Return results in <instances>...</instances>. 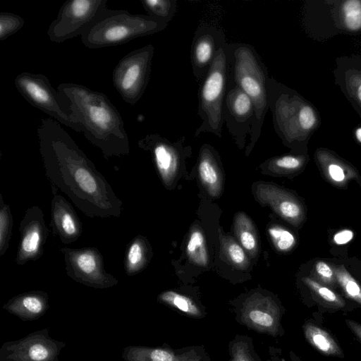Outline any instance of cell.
Segmentation results:
<instances>
[{
    "instance_id": "d590c367",
    "label": "cell",
    "mask_w": 361,
    "mask_h": 361,
    "mask_svg": "<svg viewBox=\"0 0 361 361\" xmlns=\"http://www.w3.org/2000/svg\"><path fill=\"white\" fill-rule=\"evenodd\" d=\"M225 252L229 259L238 267L246 266L247 259L246 255L242 248L236 242L228 240L225 243Z\"/></svg>"
},
{
    "instance_id": "9a60e30c",
    "label": "cell",
    "mask_w": 361,
    "mask_h": 361,
    "mask_svg": "<svg viewBox=\"0 0 361 361\" xmlns=\"http://www.w3.org/2000/svg\"><path fill=\"white\" fill-rule=\"evenodd\" d=\"M226 43L224 31L215 26H200L194 33L190 47L193 75L200 82L207 73L219 49Z\"/></svg>"
},
{
    "instance_id": "4316f807",
    "label": "cell",
    "mask_w": 361,
    "mask_h": 361,
    "mask_svg": "<svg viewBox=\"0 0 361 361\" xmlns=\"http://www.w3.org/2000/svg\"><path fill=\"white\" fill-rule=\"evenodd\" d=\"M13 218L10 206L0 194V257L6 252L12 235Z\"/></svg>"
},
{
    "instance_id": "f35d334b",
    "label": "cell",
    "mask_w": 361,
    "mask_h": 361,
    "mask_svg": "<svg viewBox=\"0 0 361 361\" xmlns=\"http://www.w3.org/2000/svg\"><path fill=\"white\" fill-rule=\"evenodd\" d=\"M29 354L32 360L42 361L48 356V351L43 345L37 344L31 347Z\"/></svg>"
},
{
    "instance_id": "f1b7e54d",
    "label": "cell",
    "mask_w": 361,
    "mask_h": 361,
    "mask_svg": "<svg viewBox=\"0 0 361 361\" xmlns=\"http://www.w3.org/2000/svg\"><path fill=\"white\" fill-rule=\"evenodd\" d=\"M236 231L243 247L249 252H255L257 240L252 222L244 214H240L236 218Z\"/></svg>"
},
{
    "instance_id": "8992f818",
    "label": "cell",
    "mask_w": 361,
    "mask_h": 361,
    "mask_svg": "<svg viewBox=\"0 0 361 361\" xmlns=\"http://www.w3.org/2000/svg\"><path fill=\"white\" fill-rule=\"evenodd\" d=\"M228 73V43L217 52L207 73L200 82L197 114L201 119L194 136L212 133L221 137L224 124L222 118L223 104Z\"/></svg>"
},
{
    "instance_id": "484cf974",
    "label": "cell",
    "mask_w": 361,
    "mask_h": 361,
    "mask_svg": "<svg viewBox=\"0 0 361 361\" xmlns=\"http://www.w3.org/2000/svg\"><path fill=\"white\" fill-rule=\"evenodd\" d=\"M187 255L191 262L204 267L208 262V256L203 233L198 229L193 230L186 246Z\"/></svg>"
},
{
    "instance_id": "3957f363",
    "label": "cell",
    "mask_w": 361,
    "mask_h": 361,
    "mask_svg": "<svg viewBox=\"0 0 361 361\" xmlns=\"http://www.w3.org/2000/svg\"><path fill=\"white\" fill-rule=\"evenodd\" d=\"M228 79L245 92L254 106V119L247 147L250 150L261 135L269 110L268 69L254 47L249 44L228 43Z\"/></svg>"
},
{
    "instance_id": "8fae6325",
    "label": "cell",
    "mask_w": 361,
    "mask_h": 361,
    "mask_svg": "<svg viewBox=\"0 0 361 361\" xmlns=\"http://www.w3.org/2000/svg\"><path fill=\"white\" fill-rule=\"evenodd\" d=\"M222 118L235 143L242 148L251 133L254 106L251 99L238 86L227 80Z\"/></svg>"
},
{
    "instance_id": "d6a6232c",
    "label": "cell",
    "mask_w": 361,
    "mask_h": 361,
    "mask_svg": "<svg viewBox=\"0 0 361 361\" xmlns=\"http://www.w3.org/2000/svg\"><path fill=\"white\" fill-rule=\"evenodd\" d=\"M268 231L274 246L278 250L287 252L295 246V238L288 230L281 226H273L269 228Z\"/></svg>"
},
{
    "instance_id": "52a82bcc",
    "label": "cell",
    "mask_w": 361,
    "mask_h": 361,
    "mask_svg": "<svg viewBox=\"0 0 361 361\" xmlns=\"http://www.w3.org/2000/svg\"><path fill=\"white\" fill-rule=\"evenodd\" d=\"M14 85L18 92L32 106L59 123L82 133L80 122L64 106L61 95L53 87L46 75L22 72L15 78Z\"/></svg>"
},
{
    "instance_id": "cb8c5ba5",
    "label": "cell",
    "mask_w": 361,
    "mask_h": 361,
    "mask_svg": "<svg viewBox=\"0 0 361 361\" xmlns=\"http://www.w3.org/2000/svg\"><path fill=\"white\" fill-rule=\"evenodd\" d=\"M337 285L345 296L361 307V286L342 265L334 268Z\"/></svg>"
},
{
    "instance_id": "e575fe53",
    "label": "cell",
    "mask_w": 361,
    "mask_h": 361,
    "mask_svg": "<svg viewBox=\"0 0 361 361\" xmlns=\"http://www.w3.org/2000/svg\"><path fill=\"white\" fill-rule=\"evenodd\" d=\"M345 84L349 94L361 107V71H348L345 75Z\"/></svg>"
},
{
    "instance_id": "f546056e",
    "label": "cell",
    "mask_w": 361,
    "mask_h": 361,
    "mask_svg": "<svg viewBox=\"0 0 361 361\" xmlns=\"http://www.w3.org/2000/svg\"><path fill=\"white\" fill-rule=\"evenodd\" d=\"M341 16L345 28L350 31L361 29V1L349 0L343 2Z\"/></svg>"
},
{
    "instance_id": "44dd1931",
    "label": "cell",
    "mask_w": 361,
    "mask_h": 361,
    "mask_svg": "<svg viewBox=\"0 0 361 361\" xmlns=\"http://www.w3.org/2000/svg\"><path fill=\"white\" fill-rule=\"evenodd\" d=\"M198 171L209 192L218 193L220 183L217 161L213 148L208 145H204L200 152Z\"/></svg>"
},
{
    "instance_id": "603a6c76",
    "label": "cell",
    "mask_w": 361,
    "mask_h": 361,
    "mask_svg": "<svg viewBox=\"0 0 361 361\" xmlns=\"http://www.w3.org/2000/svg\"><path fill=\"white\" fill-rule=\"evenodd\" d=\"M159 298L161 302L182 312L187 316L200 318L204 314L193 300L179 293L167 290L161 293Z\"/></svg>"
},
{
    "instance_id": "2e32d148",
    "label": "cell",
    "mask_w": 361,
    "mask_h": 361,
    "mask_svg": "<svg viewBox=\"0 0 361 361\" xmlns=\"http://www.w3.org/2000/svg\"><path fill=\"white\" fill-rule=\"evenodd\" d=\"M52 233L65 245L76 241L82 233V222L71 203L62 195L54 194L51 201Z\"/></svg>"
},
{
    "instance_id": "60d3db41",
    "label": "cell",
    "mask_w": 361,
    "mask_h": 361,
    "mask_svg": "<svg viewBox=\"0 0 361 361\" xmlns=\"http://www.w3.org/2000/svg\"><path fill=\"white\" fill-rule=\"evenodd\" d=\"M355 137L357 140L361 142V128H359L355 131Z\"/></svg>"
},
{
    "instance_id": "30bf717a",
    "label": "cell",
    "mask_w": 361,
    "mask_h": 361,
    "mask_svg": "<svg viewBox=\"0 0 361 361\" xmlns=\"http://www.w3.org/2000/svg\"><path fill=\"white\" fill-rule=\"evenodd\" d=\"M67 275L75 281L95 288H108L118 280L104 268L102 255L95 247L61 248Z\"/></svg>"
},
{
    "instance_id": "277c9868",
    "label": "cell",
    "mask_w": 361,
    "mask_h": 361,
    "mask_svg": "<svg viewBox=\"0 0 361 361\" xmlns=\"http://www.w3.org/2000/svg\"><path fill=\"white\" fill-rule=\"evenodd\" d=\"M168 24L147 14H133L107 7L80 36L81 42L93 49L121 45L162 31Z\"/></svg>"
},
{
    "instance_id": "836d02e7",
    "label": "cell",
    "mask_w": 361,
    "mask_h": 361,
    "mask_svg": "<svg viewBox=\"0 0 361 361\" xmlns=\"http://www.w3.org/2000/svg\"><path fill=\"white\" fill-rule=\"evenodd\" d=\"M313 270V279L333 289L336 287L334 269L328 263L322 260L317 261L314 265Z\"/></svg>"
},
{
    "instance_id": "7402d4cb",
    "label": "cell",
    "mask_w": 361,
    "mask_h": 361,
    "mask_svg": "<svg viewBox=\"0 0 361 361\" xmlns=\"http://www.w3.org/2000/svg\"><path fill=\"white\" fill-rule=\"evenodd\" d=\"M302 281L310 290L316 302L327 310H345V300L333 288L326 286L312 276H305Z\"/></svg>"
},
{
    "instance_id": "ba28073f",
    "label": "cell",
    "mask_w": 361,
    "mask_h": 361,
    "mask_svg": "<svg viewBox=\"0 0 361 361\" xmlns=\"http://www.w3.org/2000/svg\"><path fill=\"white\" fill-rule=\"evenodd\" d=\"M154 53L152 44L145 45L125 55L115 66L113 85L127 104H136L145 92L150 78Z\"/></svg>"
},
{
    "instance_id": "74e56055",
    "label": "cell",
    "mask_w": 361,
    "mask_h": 361,
    "mask_svg": "<svg viewBox=\"0 0 361 361\" xmlns=\"http://www.w3.org/2000/svg\"><path fill=\"white\" fill-rule=\"evenodd\" d=\"M353 237L354 233L351 230L343 229L334 235L333 240L336 245H345L351 241Z\"/></svg>"
},
{
    "instance_id": "4fadbf2b",
    "label": "cell",
    "mask_w": 361,
    "mask_h": 361,
    "mask_svg": "<svg viewBox=\"0 0 361 361\" xmlns=\"http://www.w3.org/2000/svg\"><path fill=\"white\" fill-rule=\"evenodd\" d=\"M19 231L20 240L16 263L23 265L41 258L49 236V228L44 213L39 206L33 205L26 209L20 223Z\"/></svg>"
},
{
    "instance_id": "d4e9b609",
    "label": "cell",
    "mask_w": 361,
    "mask_h": 361,
    "mask_svg": "<svg viewBox=\"0 0 361 361\" xmlns=\"http://www.w3.org/2000/svg\"><path fill=\"white\" fill-rule=\"evenodd\" d=\"M140 2L147 15L168 23L176 12V0H142Z\"/></svg>"
},
{
    "instance_id": "5bb4252c",
    "label": "cell",
    "mask_w": 361,
    "mask_h": 361,
    "mask_svg": "<svg viewBox=\"0 0 361 361\" xmlns=\"http://www.w3.org/2000/svg\"><path fill=\"white\" fill-rule=\"evenodd\" d=\"M185 137L171 142L158 133L147 134L137 142L140 148L150 152L155 166L165 184H169L178 169Z\"/></svg>"
},
{
    "instance_id": "ab89813d",
    "label": "cell",
    "mask_w": 361,
    "mask_h": 361,
    "mask_svg": "<svg viewBox=\"0 0 361 361\" xmlns=\"http://www.w3.org/2000/svg\"><path fill=\"white\" fill-rule=\"evenodd\" d=\"M345 322L357 340L361 343V323L350 319H345Z\"/></svg>"
},
{
    "instance_id": "5b68a950",
    "label": "cell",
    "mask_w": 361,
    "mask_h": 361,
    "mask_svg": "<svg viewBox=\"0 0 361 361\" xmlns=\"http://www.w3.org/2000/svg\"><path fill=\"white\" fill-rule=\"evenodd\" d=\"M268 107L275 132L287 144L304 140L317 126L313 108L276 79L267 83Z\"/></svg>"
},
{
    "instance_id": "1f68e13d",
    "label": "cell",
    "mask_w": 361,
    "mask_h": 361,
    "mask_svg": "<svg viewBox=\"0 0 361 361\" xmlns=\"http://www.w3.org/2000/svg\"><path fill=\"white\" fill-rule=\"evenodd\" d=\"M25 25L23 17L10 12L0 13V40H6Z\"/></svg>"
},
{
    "instance_id": "83f0119b",
    "label": "cell",
    "mask_w": 361,
    "mask_h": 361,
    "mask_svg": "<svg viewBox=\"0 0 361 361\" xmlns=\"http://www.w3.org/2000/svg\"><path fill=\"white\" fill-rule=\"evenodd\" d=\"M248 338L238 336L230 343V361H260Z\"/></svg>"
},
{
    "instance_id": "6da1fadb",
    "label": "cell",
    "mask_w": 361,
    "mask_h": 361,
    "mask_svg": "<svg viewBox=\"0 0 361 361\" xmlns=\"http://www.w3.org/2000/svg\"><path fill=\"white\" fill-rule=\"evenodd\" d=\"M45 175L89 218H118L123 202L105 177L58 121L42 118L37 128Z\"/></svg>"
},
{
    "instance_id": "9c48e42d",
    "label": "cell",
    "mask_w": 361,
    "mask_h": 361,
    "mask_svg": "<svg viewBox=\"0 0 361 361\" xmlns=\"http://www.w3.org/2000/svg\"><path fill=\"white\" fill-rule=\"evenodd\" d=\"M107 0H69L59 8L49 25L47 35L51 42L61 43L82 35L97 16L107 8Z\"/></svg>"
},
{
    "instance_id": "8d00e7d4",
    "label": "cell",
    "mask_w": 361,
    "mask_h": 361,
    "mask_svg": "<svg viewBox=\"0 0 361 361\" xmlns=\"http://www.w3.org/2000/svg\"><path fill=\"white\" fill-rule=\"evenodd\" d=\"M20 299L22 306L32 313H39L43 308V302L40 295L28 294Z\"/></svg>"
},
{
    "instance_id": "ffe728a7",
    "label": "cell",
    "mask_w": 361,
    "mask_h": 361,
    "mask_svg": "<svg viewBox=\"0 0 361 361\" xmlns=\"http://www.w3.org/2000/svg\"><path fill=\"white\" fill-rule=\"evenodd\" d=\"M151 257V249L147 239L137 235L132 239L126 247L123 261L127 275L133 276L142 271Z\"/></svg>"
},
{
    "instance_id": "4dcf8cb0",
    "label": "cell",
    "mask_w": 361,
    "mask_h": 361,
    "mask_svg": "<svg viewBox=\"0 0 361 361\" xmlns=\"http://www.w3.org/2000/svg\"><path fill=\"white\" fill-rule=\"evenodd\" d=\"M305 162L303 156L286 154L269 161V167L278 172L290 173L300 169Z\"/></svg>"
},
{
    "instance_id": "7c38bea8",
    "label": "cell",
    "mask_w": 361,
    "mask_h": 361,
    "mask_svg": "<svg viewBox=\"0 0 361 361\" xmlns=\"http://www.w3.org/2000/svg\"><path fill=\"white\" fill-rule=\"evenodd\" d=\"M239 322L260 334L277 336L283 333V310L271 297L255 293L242 304Z\"/></svg>"
},
{
    "instance_id": "b9f144b4",
    "label": "cell",
    "mask_w": 361,
    "mask_h": 361,
    "mask_svg": "<svg viewBox=\"0 0 361 361\" xmlns=\"http://www.w3.org/2000/svg\"><path fill=\"white\" fill-rule=\"evenodd\" d=\"M290 357H291L292 361H302V360H300L298 357H297L295 355L293 354V353H291Z\"/></svg>"
},
{
    "instance_id": "d6986e66",
    "label": "cell",
    "mask_w": 361,
    "mask_h": 361,
    "mask_svg": "<svg viewBox=\"0 0 361 361\" xmlns=\"http://www.w3.org/2000/svg\"><path fill=\"white\" fill-rule=\"evenodd\" d=\"M302 331L307 343L320 354L327 357H344V353L336 338L315 321H305Z\"/></svg>"
},
{
    "instance_id": "ac0fdd59",
    "label": "cell",
    "mask_w": 361,
    "mask_h": 361,
    "mask_svg": "<svg viewBox=\"0 0 361 361\" xmlns=\"http://www.w3.org/2000/svg\"><path fill=\"white\" fill-rule=\"evenodd\" d=\"M316 157L324 175L334 185L344 187L351 180L361 183L356 169L330 152L319 149L317 152Z\"/></svg>"
},
{
    "instance_id": "e0dca14e",
    "label": "cell",
    "mask_w": 361,
    "mask_h": 361,
    "mask_svg": "<svg viewBox=\"0 0 361 361\" xmlns=\"http://www.w3.org/2000/svg\"><path fill=\"white\" fill-rule=\"evenodd\" d=\"M259 196L269 203L282 218L295 226L300 225L305 212L302 203L288 192L273 185H259Z\"/></svg>"
},
{
    "instance_id": "7a4b0ae2",
    "label": "cell",
    "mask_w": 361,
    "mask_h": 361,
    "mask_svg": "<svg viewBox=\"0 0 361 361\" xmlns=\"http://www.w3.org/2000/svg\"><path fill=\"white\" fill-rule=\"evenodd\" d=\"M57 91L80 122L85 138L106 159L130 154V141L123 118L108 97L77 83L64 82Z\"/></svg>"
}]
</instances>
